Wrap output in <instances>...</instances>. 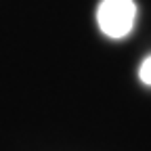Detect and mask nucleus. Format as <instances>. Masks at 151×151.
<instances>
[{
	"label": "nucleus",
	"instance_id": "obj_1",
	"mask_svg": "<svg viewBox=\"0 0 151 151\" xmlns=\"http://www.w3.org/2000/svg\"><path fill=\"white\" fill-rule=\"evenodd\" d=\"M137 4L134 0H101L97 9V23L109 38H124L134 27Z\"/></svg>",
	"mask_w": 151,
	"mask_h": 151
},
{
	"label": "nucleus",
	"instance_id": "obj_2",
	"mask_svg": "<svg viewBox=\"0 0 151 151\" xmlns=\"http://www.w3.org/2000/svg\"><path fill=\"white\" fill-rule=\"evenodd\" d=\"M139 78H141L143 84H149V86H151V55L141 63V67H139Z\"/></svg>",
	"mask_w": 151,
	"mask_h": 151
}]
</instances>
